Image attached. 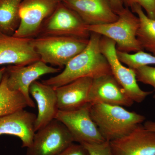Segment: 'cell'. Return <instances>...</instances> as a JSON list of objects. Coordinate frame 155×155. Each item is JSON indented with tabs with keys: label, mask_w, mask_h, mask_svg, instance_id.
<instances>
[{
	"label": "cell",
	"mask_w": 155,
	"mask_h": 155,
	"mask_svg": "<svg viewBox=\"0 0 155 155\" xmlns=\"http://www.w3.org/2000/svg\"><path fill=\"white\" fill-rule=\"evenodd\" d=\"M90 114L101 135L110 142L129 134L146 119L143 115L123 107L104 104H91Z\"/></svg>",
	"instance_id": "2"
},
{
	"label": "cell",
	"mask_w": 155,
	"mask_h": 155,
	"mask_svg": "<svg viewBox=\"0 0 155 155\" xmlns=\"http://www.w3.org/2000/svg\"><path fill=\"white\" fill-rule=\"evenodd\" d=\"M90 35L79 15L62 2L43 22L38 36L73 37L88 39Z\"/></svg>",
	"instance_id": "5"
},
{
	"label": "cell",
	"mask_w": 155,
	"mask_h": 155,
	"mask_svg": "<svg viewBox=\"0 0 155 155\" xmlns=\"http://www.w3.org/2000/svg\"><path fill=\"white\" fill-rule=\"evenodd\" d=\"M88 103L130 107L134 102L111 74L93 79Z\"/></svg>",
	"instance_id": "11"
},
{
	"label": "cell",
	"mask_w": 155,
	"mask_h": 155,
	"mask_svg": "<svg viewBox=\"0 0 155 155\" xmlns=\"http://www.w3.org/2000/svg\"><path fill=\"white\" fill-rule=\"evenodd\" d=\"M134 70L135 71L137 81L153 87L155 91L153 97L155 99V67L147 65Z\"/></svg>",
	"instance_id": "22"
},
{
	"label": "cell",
	"mask_w": 155,
	"mask_h": 155,
	"mask_svg": "<svg viewBox=\"0 0 155 155\" xmlns=\"http://www.w3.org/2000/svg\"><path fill=\"white\" fill-rule=\"evenodd\" d=\"M125 8H130L138 5L145 11L147 16L155 20V0H121Z\"/></svg>",
	"instance_id": "23"
},
{
	"label": "cell",
	"mask_w": 155,
	"mask_h": 155,
	"mask_svg": "<svg viewBox=\"0 0 155 155\" xmlns=\"http://www.w3.org/2000/svg\"><path fill=\"white\" fill-rule=\"evenodd\" d=\"M58 155H89L83 145L73 143Z\"/></svg>",
	"instance_id": "25"
},
{
	"label": "cell",
	"mask_w": 155,
	"mask_h": 155,
	"mask_svg": "<svg viewBox=\"0 0 155 155\" xmlns=\"http://www.w3.org/2000/svg\"><path fill=\"white\" fill-rule=\"evenodd\" d=\"M36 115L34 113L19 110L0 117V135L15 136L21 140L22 147H30L35 134Z\"/></svg>",
	"instance_id": "15"
},
{
	"label": "cell",
	"mask_w": 155,
	"mask_h": 155,
	"mask_svg": "<svg viewBox=\"0 0 155 155\" xmlns=\"http://www.w3.org/2000/svg\"><path fill=\"white\" fill-rule=\"evenodd\" d=\"M22 0H0V33L13 35L20 23L19 9Z\"/></svg>",
	"instance_id": "19"
},
{
	"label": "cell",
	"mask_w": 155,
	"mask_h": 155,
	"mask_svg": "<svg viewBox=\"0 0 155 155\" xmlns=\"http://www.w3.org/2000/svg\"><path fill=\"white\" fill-rule=\"evenodd\" d=\"M73 143L67 127L55 119L35 132L26 155H58Z\"/></svg>",
	"instance_id": "9"
},
{
	"label": "cell",
	"mask_w": 155,
	"mask_h": 155,
	"mask_svg": "<svg viewBox=\"0 0 155 155\" xmlns=\"http://www.w3.org/2000/svg\"><path fill=\"white\" fill-rule=\"evenodd\" d=\"M143 125L145 128L147 130L155 132V120H148L145 121Z\"/></svg>",
	"instance_id": "27"
},
{
	"label": "cell",
	"mask_w": 155,
	"mask_h": 155,
	"mask_svg": "<svg viewBox=\"0 0 155 155\" xmlns=\"http://www.w3.org/2000/svg\"><path fill=\"white\" fill-rule=\"evenodd\" d=\"M88 41L89 39L67 36H39L32 40L40 60L61 69L82 51Z\"/></svg>",
	"instance_id": "3"
},
{
	"label": "cell",
	"mask_w": 155,
	"mask_h": 155,
	"mask_svg": "<svg viewBox=\"0 0 155 155\" xmlns=\"http://www.w3.org/2000/svg\"><path fill=\"white\" fill-rule=\"evenodd\" d=\"M28 107L22 94L10 90L7 85L5 72L0 84V117L8 115Z\"/></svg>",
	"instance_id": "20"
},
{
	"label": "cell",
	"mask_w": 155,
	"mask_h": 155,
	"mask_svg": "<svg viewBox=\"0 0 155 155\" xmlns=\"http://www.w3.org/2000/svg\"><path fill=\"white\" fill-rule=\"evenodd\" d=\"M101 36L91 32L86 47L69 61L62 72L42 82L55 89L82 78L94 79L112 74L107 60L100 49Z\"/></svg>",
	"instance_id": "1"
},
{
	"label": "cell",
	"mask_w": 155,
	"mask_h": 155,
	"mask_svg": "<svg viewBox=\"0 0 155 155\" xmlns=\"http://www.w3.org/2000/svg\"><path fill=\"white\" fill-rule=\"evenodd\" d=\"M87 150L89 155H112L110 141L101 143L82 144Z\"/></svg>",
	"instance_id": "24"
},
{
	"label": "cell",
	"mask_w": 155,
	"mask_h": 155,
	"mask_svg": "<svg viewBox=\"0 0 155 155\" xmlns=\"http://www.w3.org/2000/svg\"><path fill=\"white\" fill-rule=\"evenodd\" d=\"M93 78H79L55 89L58 110H76L88 104V97Z\"/></svg>",
	"instance_id": "17"
},
{
	"label": "cell",
	"mask_w": 155,
	"mask_h": 155,
	"mask_svg": "<svg viewBox=\"0 0 155 155\" xmlns=\"http://www.w3.org/2000/svg\"><path fill=\"white\" fill-rule=\"evenodd\" d=\"M110 143L112 155H155V132L142 124L127 135Z\"/></svg>",
	"instance_id": "12"
},
{
	"label": "cell",
	"mask_w": 155,
	"mask_h": 155,
	"mask_svg": "<svg viewBox=\"0 0 155 155\" xmlns=\"http://www.w3.org/2000/svg\"><path fill=\"white\" fill-rule=\"evenodd\" d=\"M130 10L139 19L137 37L142 48L143 51L155 56V20L148 17L138 5L132 6Z\"/></svg>",
	"instance_id": "18"
},
{
	"label": "cell",
	"mask_w": 155,
	"mask_h": 155,
	"mask_svg": "<svg viewBox=\"0 0 155 155\" xmlns=\"http://www.w3.org/2000/svg\"><path fill=\"white\" fill-rule=\"evenodd\" d=\"M116 21L107 24L87 25L90 32L110 39L116 44L117 51L127 53L143 51L137 34L139 19L130 8H125L118 14Z\"/></svg>",
	"instance_id": "4"
},
{
	"label": "cell",
	"mask_w": 155,
	"mask_h": 155,
	"mask_svg": "<svg viewBox=\"0 0 155 155\" xmlns=\"http://www.w3.org/2000/svg\"><path fill=\"white\" fill-rule=\"evenodd\" d=\"M61 69L48 65L40 60L25 66L9 65L6 67L7 85L10 90L19 92L25 97L28 107H35L31 97V85L38 78L47 74L58 73Z\"/></svg>",
	"instance_id": "10"
},
{
	"label": "cell",
	"mask_w": 155,
	"mask_h": 155,
	"mask_svg": "<svg viewBox=\"0 0 155 155\" xmlns=\"http://www.w3.org/2000/svg\"><path fill=\"white\" fill-rule=\"evenodd\" d=\"M32 40L0 33V65L25 66L40 60Z\"/></svg>",
	"instance_id": "13"
},
{
	"label": "cell",
	"mask_w": 155,
	"mask_h": 155,
	"mask_svg": "<svg viewBox=\"0 0 155 155\" xmlns=\"http://www.w3.org/2000/svg\"><path fill=\"white\" fill-rule=\"evenodd\" d=\"M109 2L112 8L117 15L125 8L121 0H109Z\"/></svg>",
	"instance_id": "26"
},
{
	"label": "cell",
	"mask_w": 155,
	"mask_h": 155,
	"mask_svg": "<svg viewBox=\"0 0 155 155\" xmlns=\"http://www.w3.org/2000/svg\"><path fill=\"white\" fill-rule=\"evenodd\" d=\"M6 71V67H3L0 69V84L2 80L3 76Z\"/></svg>",
	"instance_id": "28"
},
{
	"label": "cell",
	"mask_w": 155,
	"mask_h": 155,
	"mask_svg": "<svg viewBox=\"0 0 155 155\" xmlns=\"http://www.w3.org/2000/svg\"><path fill=\"white\" fill-rule=\"evenodd\" d=\"M62 0H22L19 9L20 23L13 36L34 38L38 36L43 23Z\"/></svg>",
	"instance_id": "7"
},
{
	"label": "cell",
	"mask_w": 155,
	"mask_h": 155,
	"mask_svg": "<svg viewBox=\"0 0 155 155\" xmlns=\"http://www.w3.org/2000/svg\"><path fill=\"white\" fill-rule=\"evenodd\" d=\"M117 56L121 63L131 69H135L147 65H155V56L144 51L133 54L118 51Z\"/></svg>",
	"instance_id": "21"
},
{
	"label": "cell",
	"mask_w": 155,
	"mask_h": 155,
	"mask_svg": "<svg viewBox=\"0 0 155 155\" xmlns=\"http://www.w3.org/2000/svg\"><path fill=\"white\" fill-rule=\"evenodd\" d=\"M91 104L70 111L59 110L55 119L67 127L74 142L80 144L101 143L106 141L90 114Z\"/></svg>",
	"instance_id": "6"
},
{
	"label": "cell",
	"mask_w": 155,
	"mask_h": 155,
	"mask_svg": "<svg viewBox=\"0 0 155 155\" xmlns=\"http://www.w3.org/2000/svg\"><path fill=\"white\" fill-rule=\"evenodd\" d=\"M100 49L110 67L111 72L128 97L134 102L140 103L153 91H145L139 86L135 71L125 67L117 57L116 44L110 39L101 36Z\"/></svg>",
	"instance_id": "8"
},
{
	"label": "cell",
	"mask_w": 155,
	"mask_h": 155,
	"mask_svg": "<svg viewBox=\"0 0 155 155\" xmlns=\"http://www.w3.org/2000/svg\"><path fill=\"white\" fill-rule=\"evenodd\" d=\"M29 93L38 106V113L35 122L36 131L55 119L59 110L57 96L55 89L38 81L31 85Z\"/></svg>",
	"instance_id": "16"
},
{
	"label": "cell",
	"mask_w": 155,
	"mask_h": 155,
	"mask_svg": "<svg viewBox=\"0 0 155 155\" xmlns=\"http://www.w3.org/2000/svg\"><path fill=\"white\" fill-rule=\"evenodd\" d=\"M62 2L76 12L87 25L107 24L118 18L109 0H62Z\"/></svg>",
	"instance_id": "14"
}]
</instances>
